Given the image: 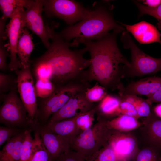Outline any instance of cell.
Returning a JSON list of instances; mask_svg holds the SVG:
<instances>
[{"instance_id": "obj_19", "label": "cell", "mask_w": 161, "mask_h": 161, "mask_svg": "<svg viewBox=\"0 0 161 161\" xmlns=\"http://www.w3.org/2000/svg\"><path fill=\"white\" fill-rule=\"evenodd\" d=\"M120 103L119 96L107 94L97 105V119L108 120L110 118L119 116Z\"/></svg>"}, {"instance_id": "obj_24", "label": "cell", "mask_w": 161, "mask_h": 161, "mask_svg": "<svg viewBox=\"0 0 161 161\" xmlns=\"http://www.w3.org/2000/svg\"><path fill=\"white\" fill-rule=\"evenodd\" d=\"M34 133L32 154L29 161H54L44 145L39 134Z\"/></svg>"}, {"instance_id": "obj_10", "label": "cell", "mask_w": 161, "mask_h": 161, "mask_svg": "<svg viewBox=\"0 0 161 161\" xmlns=\"http://www.w3.org/2000/svg\"><path fill=\"white\" fill-rule=\"evenodd\" d=\"M31 66L15 71L17 91L28 114L29 121L35 119L37 110V100Z\"/></svg>"}, {"instance_id": "obj_4", "label": "cell", "mask_w": 161, "mask_h": 161, "mask_svg": "<svg viewBox=\"0 0 161 161\" xmlns=\"http://www.w3.org/2000/svg\"><path fill=\"white\" fill-rule=\"evenodd\" d=\"M97 120L95 123L77 136L70 144V148L82 154L86 160L108 145L114 131L108 126V120Z\"/></svg>"}, {"instance_id": "obj_7", "label": "cell", "mask_w": 161, "mask_h": 161, "mask_svg": "<svg viewBox=\"0 0 161 161\" xmlns=\"http://www.w3.org/2000/svg\"><path fill=\"white\" fill-rule=\"evenodd\" d=\"M17 86L0 96V122L6 126L26 129L29 128L27 110L18 96Z\"/></svg>"}, {"instance_id": "obj_33", "label": "cell", "mask_w": 161, "mask_h": 161, "mask_svg": "<svg viewBox=\"0 0 161 161\" xmlns=\"http://www.w3.org/2000/svg\"><path fill=\"white\" fill-rule=\"evenodd\" d=\"M120 103L119 107V115L125 114L138 117L136 109V104L129 100L125 96L119 95Z\"/></svg>"}, {"instance_id": "obj_29", "label": "cell", "mask_w": 161, "mask_h": 161, "mask_svg": "<svg viewBox=\"0 0 161 161\" xmlns=\"http://www.w3.org/2000/svg\"><path fill=\"white\" fill-rule=\"evenodd\" d=\"M31 129L25 130L24 141L20 161H29L32 154L34 139L32 137Z\"/></svg>"}, {"instance_id": "obj_2", "label": "cell", "mask_w": 161, "mask_h": 161, "mask_svg": "<svg viewBox=\"0 0 161 161\" xmlns=\"http://www.w3.org/2000/svg\"><path fill=\"white\" fill-rule=\"evenodd\" d=\"M51 39L52 42L47 51L37 58L30 60L31 64L46 67L50 73L49 80L56 87L72 82H87L86 69L89 66L90 60L84 57L87 51L86 48L71 50V43L54 31Z\"/></svg>"}, {"instance_id": "obj_12", "label": "cell", "mask_w": 161, "mask_h": 161, "mask_svg": "<svg viewBox=\"0 0 161 161\" xmlns=\"http://www.w3.org/2000/svg\"><path fill=\"white\" fill-rule=\"evenodd\" d=\"M29 128L39 134L44 145L54 161L70 149V142L68 139L55 133L35 120L29 122Z\"/></svg>"}, {"instance_id": "obj_3", "label": "cell", "mask_w": 161, "mask_h": 161, "mask_svg": "<svg viewBox=\"0 0 161 161\" xmlns=\"http://www.w3.org/2000/svg\"><path fill=\"white\" fill-rule=\"evenodd\" d=\"M106 6H97L79 22L64 29L59 35L67 42L73 38L97 41L111 30L124 31L123 26L114 20L110 11L112 8Z\"/></svg>"}, {"instance_id": "obj_27", "label": "cell", "mask_w": 161, "mask_h": 161, "mask_svg": "<svg viewBox=\"0 0 161 161\" xmlns=\"http://www.w3.org/2000/svg\"><path fill=\"white\" fill-rule=\"evenodd\" d=\"M107 90L97 82L93 87L86 89V97L91 102H99L108 94Z\"/></svg>"}, {"instance_id": "obj_6", "label": "cell", "mask_w": 161, "mask_h": 161, "mask_svg": "<svg viewBox=\"0 0 161 161\" xmlns=\"http://www.w3.org/2000/svg\"><path fill=\"white\" fill-rule=\"evenodd\" d=\"M121 39L124 47L130 50L131 55L130 67L124 66L122 69V78L140 77L161 70V58H154L144 52L135 44L128 32H123Z\"/></svg>"}, {"instance_id": "obj_9", "label": "cell", "mask_w": 161, "mask_h": 161, "mask_svg": "<svg viewBox=\"0 0 161 161\" xmlns=\"http://www.w3.org/2000/svg\"><path fill=\"white\" fill-rule=\"evenodd\" d=\"M43 11L44 0L33 1L23 11L22 19L25 27L37 35L47 49L50 44L49 40L52 38L55 27L45 25L42 15Z\"/></svg>"}, {"instance_id": "obj_26", "label": "cell", "mask_w": 161, "mask_h": 161, "mask_svg": "<svg viewBox=\"0 0 161 161\" xmlns=\"http://www.w3.org/2000/svg\"><path fill=\"white\" fill-rule=\"evenodd\" d=\"M132 160V161H161V152L149 146L138 151Z\"/></svg>"}, {"instance_id": "obj_32", "label": "cell", "mask_w": 161, "mask_h": 161, "mask_svg": "<svg viewBox=\"0 0 161 161\" xmlns=\"http://www.w3.org/2000/svg\"><path fill=\"white\" fill-rule=\"evenodd\" d=\"M17 86V78L10 74L0 73V96Z\"/></svg>"}, {"instance_id": "obj_8", "label": "cell", "mask_w": 161, "mask_h": 161, "mask_svg": "<svg viewBox=\"0 0 161 161\" xmlns=\"http://www.w3.org/2000/svg\"><path fill=\"white\" fill-rule=\"evenodd\" d=\"M44 10L48 16L60 18L70 25L82 20L90 11L70 0H44Z\"/></svg>"}, {"instance_id": "obj_22", "label": "cell", "mask_w": 161, "mask_h": 161, "mask_svg": "<svg viewBox=\"0 0 161 161\" xmlns=\"http://www.w3.org/2000/svg\"><path fill=\"white\" fill-rule=\"evenodd\" d=\"M109 127L113 130L122 132L136 129L139 123L135 118L125 114H121L107 121Z\"/></svg>"}, {"instance_id": "obj_23", "label": "cell", "mask_w": 161, "mask_h": 161, "mask_svg": "<svg viewBox=\"0 0 161 161\" xmlns=\"http://www.w3.org/2000/svg\"><path fill=\"white\" fill-rule=\"evenodd\" d=\"M33 1L30 0H0V7L2 13L0 19L6 21L10 19L18 8H27Z\"/></svg>"}, {"instance_id": "obj_11", "label": "cell", "mask_w": 161, "mask_h": 161, "mask_svg": "<svg viewBox=\"0 0 161 161\" xmlns=\"http://www.w3.org/2000/svg\"><path fill=\"white\" fill-rule=\"evenodd\" d=\"M23 8H18L15 11L9 23L6 25L4 38L9 40L8 49L10 52L9 69L16 71L22 68L21 64L17 58V46L22 31L25 28L22 19Z\"/></svg>"}, {"instance_id": "obj_31", "label": "cell", "mask_w": 161, "mask_h": 161, "mask_svg": "<svg viewBox=\"0 0 161 161\" xmlns=\"http://www.w3.org/2000/svg\"><path fill=\"white\" fill-rule=\"evenodd\" d=\"M133 2L137 6L139 10V17L144 15H148L156 18L158 21L157 26L161 30V4L155 8H151L142 4L138 1Z\"/></svg>"}, {"instance_id": "obj_28", "label": "cell", "mask_w": 161, "mask_h": 161, "mask_svg": "<svg viewBox=\"0 0 161 161\" xmlns=\"http://www.w3.org/2000/svg\"><path fill=\"white\" fill-rule=\"evenodd\" d=\"M86 161H118L114 151L108 144L102 148Z\"/></svg>"}, {"instance_id": "obj_40", "label": "cell", "mask_w": 161, "mask_h": 161, "mask_svg": "<svg viewBox=\"0 0 161 161\" xmlns=\"http://www.w3.org/2000/svg\"><path fill=\"white\" fill-rule=\"evenodd\" d=\"M154 110L155 115L161 119V103L156 106Z\"/></svg>"}, {"instance_id": "obj_39", "label": "cell", "mask_w": 161, "mask_h": 161, "mask_svg": "<svg viewBox=\"0 0 161 161\" xmlns=\"http://www.w3.org/2000/svg\"><path fill=\"white\" fill-rule=\"evenodd\" d=\"M144 5L151 8H155L161 4V0H143L139 1Z\"/></svg>"}, {"instance_id": "obj_35", "label": "cell", "mask_w": 161, "mask_h": 161, "mask_svg": "<svg viewBox=\"0 0 161 161\" xmlns=\"http://www.w3.org/2000/svg\"><path fill=\"white\" fill-rule=\"evenodd\" d=\"M54 161H86L85 157L71 148L61 154Z\"/></svg>"}, {"instance_id": "obj_18", "label": "cell", "mask_w": 161, "mask_h": 161, "mask_svg": "<svg viewBox=\"0 0 161 161\" xmlns=\"http://www.w3.org/2000/svg\"><path fill=\"white\" fill-rule=\"evenodd\" d=\"M25 131L6 142L0 151V161H20Z\"/></svg>"}, {"instance_id": "obj_37", "label": "cell", "mask_w": 161, "mask_h": 161, "mask_svg": "<svg viewBox=\"0 0 161 161\" xmlns=\"http://www.w3.org/2000/svg\"><path fill=\"white\" fill-rule=\"evenodd\" d=\"M0 70L5 71L9 69L6 62L7 58L8 55L7 49L3 42L4 39L2 37H0Z\"/></svg>"}, {"instance_id": "obj_5", "label": "cell", "mask_w": 161, "mask_h": 161, "mask_svg": "<svg viewBox=\"0 0 161 161\" xmlns=\"http://www.w3.org/2000/svg\"><path fill=\"white\" fill-rule=\"evenodd\" d=\"M88 82H72L56 88L49 97L37 100V110L35 120L45 126L51 116L61 108L77 93L86 91L91 86Z\"/></svg>"}, {"instance_id": "obj_16", "label": "cell", "mask_w": 161, "mask_h": 161, "mask_svg": "<svg viewBox=\"0 0 161 161\" xmlns=\"http://www.w3.org/2000/svg\"><path fill=\"white\" fill-rule=\"evenodd\" d=\"M128 32H130L140 44L158 42L161 44L160 34L156 27L143 21L132 25L120 23Z\"/></svg>"}, {"instance_id": "obj_13", "label": "cell", "mask_w": 161, "mask_h": 161, "mask_svg": "<svg viewBox=\"0 0 161 161\" xmlns=\"http://www.w3.org/2000/svg\"><path fill=\"white\" fill-rule=\"evenodd\" d=\"M86 91L80 92L71 97L61 108L51 116L47 124L74 117L94 109L97 104L87 100L85 95Z\"/></svg>"}, {"instance_id": "obj_36", "label": "cell", "mask_w": 161, "mask_h": 161, "mask_svg": "<svg viewBox=\"0 0 161 161\" xmlns=\"http://www.w3.org/2000/svg\"><path fill=\"white\" fill-rule=\"evenodd\" d=\"M138 117H148L152 114L151 112L150 104L146 100L141 99L136 106Z\"/></svg>"}, {"instance_id": "obj_15", "label": "cell", "mask_w": 161, "mask_h": 161, "mask_svg": "<svg viewBox=\"0 0 161 161\" xmlns=\"http://www.w3.org/2000/svg\"><path fill=\"white\" fill-rule=\"evenodd\" d=\"M161 86V78L153 76L129 83L118 91L120 96L145 95L148 97L154 93Z\"/></svg>"}, {"instance_id": "obj_25", "label": "cell", "mask_w": 161, "mask_h": 161, "mask_svg": "<svg viewBox=\"0 0 161 161\" xmlns=\"http://www.w3.org/2000/svg\"><path fill=\"white\" fill-rule=\"evenodd\" d=\"M56 88L55 85L50 80L38 79L36 80L35 85L37 97L44 99L49 97Z\"/></svg>"}, {"instance_id": "obj_14", "label": "cell", "mask_w": 161, "mask_h": 161, "mask_svg": "<svg viewBox=\"0 0 161 161\" xmlns=\"http://www.w3.org/2000/svg\"><path fill=\"white\" fill-rule=\"evenodd\" d=\"M108 144L113 149L118 161L132 159L138 151L133 137L114 130Z\"/></svg>"}, {"instance_id": "obj_21", "label": "cell", "mask_w": 161, "mask_h": 161, "mask_svg": "<svg viewBox=\"0 0 161 161\" xmlns=\"http://www.w3.org/2000/svg\"><path fill=\"white\" fill-rule=\"evenodd\" d=\"M32 39V37L27 28H24L19 40L17 49V55L22 68L31 66L30 57L34 47Z\"/></svg>"}, {"instance_id": "obj_1", "label": "cell", "mask_w": 161, "mask_h": 161, "mask_svg": "<svg viewBox=\"0 0 161 161\" xmlns=\"http://www.w3.org/2000/svg\"><path fill=\"white\" fill-rule=\"evenodd\" d=\"M122 32L113 30L97 41L74 39L73 44L76 46L79 43L84 44L90 55V64L85 74L86 81H96L112 91H119L124 88L120 64H122L129 67L131 64L122 54L117 44V36Z\"/></svg>"}, {"instance_id": "obj_30", "label": "cell", "mask_w": 161, "mask_h": 161, "mask_svg": "<svg viewBox=\"0 0 161 161\" xmlns=\"http://www.w3.org/2000/svg\"><path fill=\"white\" fill-rule=\"evenodd\" d=\"M97 105L94 109L90 111L78 115L76 120V123L82 131L89 128L94 124V117L97 111Z\"/></svg>"}, {"instance_id": "obj_38", "label": "cell", "mask_w": 161, "mask_h": 161, "mask_svg": "<svg viewBox=\"0 0 161 161\" xmlns=\"http://www.w3.org/2000/svg\"><path fill=\"white\" fill-rule=\"evenodd\" d=\"M147 97L145 100L150 104L154 102L161 103V86L154 93Z\"/></svg>"}, {"instance_id": "obj_20", "label": "cell", "mask_w": 161, "mask_h": 161, "mask_svg": "<svg viewBox=\"0 0 161 161\" xmlns=\"http://www.w3.org/2000/svg\"><path fill=\"white\" fill-rule=\"evenodd\" d=\"M78 115L45 126L55 133L67 138L71 144L73 139L82 131L76 122Z\"/></svg>"}, {"instance_id": "obj_34", "label": "cell", "mask_w": 161, "mask_h": 161, "mask_svg": "<svg viewBox=\"0 0 161 161\" xmlns=\"http://www.w3.org/2000/svg\"><path fill=\"white\" fill-rule=\"evenodd\" d=\"M26 129L7 126L0 127V146L12 137Z\"/></svg>"}, {"instance_id": "obj_17", "label": "cell", "mask_w": 161, "mask_h": 161, "mask_svg": "<svg viewBox=\"0 0 161 161\" xmlns=\"http://www.w3.org/2000/svg\"><path fill=\"white\" fill-rule=\"evenodd\" d=\"M143 133L149 147L161 152V119L153 113L148 117Z\"/></svg>"}]
</instances>
